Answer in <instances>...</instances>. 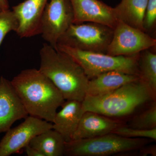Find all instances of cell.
Wrapping results in <instances>:
<instances>
[{"instance_id": "cell-7", "label": "cell", "mask_w": 156, "mask_h": 156, "mask_svg": "<svg viewBox=\"0 0 156 156\" xmlns=\"http://www.w3.org/2000/svg\"><path fill=\"white\" fill-rule=\"evenodd\" d=\"M73 20L70 0H50L42 16L40 34L56 49L58 40L73 23Z\"/></svg>"}, {"instance_id": "cell-3", "label": "cell", "mask_w": 156, "mask_h": 156, "mask_svg": "<svg viewBox=\"0 0 156 156\" xmlns=\"http://www.w3.org/2000/svg\"><path fill=\"white\" fill-rule=\"evenodd\" d=\"M154 99L155 96L139 80L101 96L86 95L82 103L85 112H95L111 118L129 115Z\"/></svg>"}, {"instance_id": "cell-22", "label": "cell", "mask_w": 156, "mask_h": 156, "mask_svg": "<svg viewBox=\"0 0 156 156\" xmlns=\"http://www.w3.org/2000/svg\"><path fill=\"white\" fill-rule=\"evenodd\" d=\"M156 24V0H148L143 21L144 30L150 35Z\"/></svg>"}, {"instance_id": "cell-5", "label": "cell", "mask_w": 156, "mask_h": 156, "mask_svg": "<svg viewBox=\"0 0 156 156\" xmlns=\"http://www.w3.org/2000/svg\"><path fill=\"white\" fill-rule=\"evenodd\" d=\"M147 143L144 138H127L114 134L89 139L72 140L66 142L64 155L107 156L127 152L143 147Z\"/></svg>"}, {"instance_id": "cell-24", "label": "cell", "mask_w": 156, "mask_h": 156, "mask_svg": "<svg viewBox=\"0 0 156 156\" xmlns=\"http://www.w3.org/2000/svg\"><path fill=\"white\" fill-rule=\"evenodd\" d=\"M9 7L10 6L8 0H0V8L2 10H8Z\"/></svg>"}, {"instance_id": "cell-11", "label": "cell", "mask_w": 156, "mask_h": 156, "mask_svg": "<svg viewBox=\"0 0 156 156\" xmlns=\"http://www.w3.org/2000/svg\"><path fill=\"white\" fill-rule=\"evenodd\" d=\"M28 116L11 81L0 77V133L6 132L16 121Z\"/></svg>"}, {"instance_id": "cell-9", "label": "cell", "mask_w": 156, "mask_h": 156, "mask_svg": "<svg viewBox=\"0 0 156 156\" xmlns=\"http://www.w3.org/2000/svg\"><path fill=\"white\" fill-rule=\"evenodd\" d=\"M52 128V123L28 115L19 126L6 131L0 140V156L19 153L34 136Z\"/></svg>"}, {"instance_id": "cell-4", "label": "cell", "mask_w": 156, "mask_h": 156, "mask_svg": "<svg viewBox=\"0 0 156 156\" xmlns=\"http://www.w3.org/2000/svg\"><path fill=\"white\" fill-rule=\"evenodd\" d=\"M56 49L69 55L80 66L89 80L101 74L118 71L139 76L140 53L131 56H114L106 53L83 51L58 44Z\"/></svg>"}, {"instance_id": "cell-16", "label": "cell", "mask_w": 156, "mask_h": 156, "mask_svg": "<svg viewBox=\"0 0 156 156\" xmlns=\"http://www.w3.org/2000/svg\"><path fill=\"white\" fill-rule=\"evenodd\" d=\"M147 2L148 0H121L114 8L117 19L144 31L143 21Z\"/></svg>"}, {"instance_id": "cell-2", "label": "cell", "mask_w": 156, "mask_h": 156, "mask_svg": "<svg viewBox=\"0 0 156 156\" xmlns=\"http://www.w3.org/2000/svg\"><path fill=\"white\" fill-rule=\"evenodd\" d=\"M40 71L61 92L65 100L82 102L89 79L77 62L69 55L44 43L40 51Z\"/></svg>"}, {"instance_id": "cell-6", "label": "cell", "mask_w": 156, "mask_h": 156, "mask_svg": "<svg viewBox=\"0 0 156 156\" xmlns=\"http://www.w3.org/2000/svg\"><path fill=\"white\" fill-rule=\"evenodd\" d=\"M113 33V29L99 23H73L59 39L57 45L83 51L106 53Z\"/></svg>"}, {"instance_id": "cell-15", "label": "cell", "mask_w": 156, "mask_h": 156, "mask_svg": "<svg viewBox=\"0 0 156 156\" xmlns=\"http://www.w3.org/2000/svg\"><path fill=\"white\" fill-rule=\"evenodd\" d=\"M139 80V76L136 75L118 71L107 72L89 80L86 95L101 96L115 91L125 84Z\"/></svg>"}, {"instance_id": "cell-17", "label": "cell", "mask_w": 156, "mask_h": 156, "mask_svg": "<svg viewBox=\"0 0 156 156\" xmlns=\"http://www.w3.org/2000/svg\"><path fill=\"white\" fill-rule=\"evenodd\" d=\"M66 142L61 134L52 128L34 136L29 144L43 156H62Z\"/></svg>"}, {"instance_id": "cell-23", "label": "cell", "mask_w": 156, "mask_h": 156, "mask_svg": "<svg viewBox=\"0 0 156 156\" xmlns=\"http://www.w3.org/2000/svg\"><path fill=\"white\" fill-rule=\"evenodd\" d=\"M23 149L27 156H43L38 151L32 147L29 144L27 145Z\"/></svg>"}, {"instance_id": "cell-13", "label": "cell", "mask_w": 156, "mask_h": 156, "mask_svg": "<svg viewBox=\"0 0 156 156\" xmlns=\"http://www.w3.org/2000/svg\"><path fill=\"white\" fill-rule=\"evenodd\" d=\"M120 123L110 117L91 111L84 113L72 140L89 139L112 133Z\"/></svg>"}, {"instance_id": "cell-1", "label": "cell", "mask_w": 156, "mask_h": 156, "mask_svg": "<svg viewBox=\"0 0 156 156\" xmlns=\"http://www.w3.org/2000/svg\"><path fill=\"white\" fill-rule=\"evenodd\" d=\"M11 83L28 115L53 122L65 100L61 92L40 70L21 71Z\"/></svg>"}, {"instance_id": "cell-21", "label": "cell", "mask_w": 156, "mask_h": 156, "mask_svg": "<svg viewBox=\"0 0 156 156\" xmlns=\"http://www.w3.org/2000/svg\"><path fill=\"white\" fill-rule=\"evenodd\" d=\"M112 133L127 138H144L156 140V128L151 130H141L120 126Z\"/></svg>"}, {"instance_id": "cell-19", "label": "cell", "mask_w": 156, "mask_h": 156, "mask_svg": "<svg viewBox=\"0 0 156 156\" xmlns=\"http://www.w3.org/2000/svg\"><path fill=\"white\" fill-rule=\"evenodd\" d=\"M128 127L141 130L156 128L155 101H154L145 110L133 117L130 120Z\"/></svg>"}, {"instance_id": "cell-18", "label": "cell", "mask_w": 156, "mask_h": 156, "mask_svg": "<svg viewBox=\"0 0 156 156\" xmlns=\"http://www.w3.org/2000/svg\"><path fill=\"white\" fill-rule=\"evenodd\" d=\"M138 69L140 80L147 86L156 97V53L148 49L140 53Z\"/></svg>"}, {"instance_id": "cell-14", "label": "cell", "mask_w": 156, "mask_h": 156, "mask_svg": "<svg viewBox=\"0 0 156 156\" xmlns=\"http://www.w3.org/2000/svg\"><path fill=\"white\" fill-rule=\"evenodd\" d=\"M61 106L52 123L53 129L61 134L66 142H69L72 140L85 112L82 102L77 100L65 101Z\"/></svg>"}, {"instance_id": "cell-25", "label": "cell", "mask_w": 156, "mask_h": 156, "mask_svg": "<svg viewBox=\"0 0 156 156\" xmlns=\"http://www.w3.org/2000/svg\"><path fill=\"white\" fill-rule=\"evenodd\" d=\"M2 9H1V8H0V11H2Z\"/></svg>"}, {"instance_id": "cell-10", "label": "cell", "mask_w": 156, "mask_h": 156, "mask_svg": "<svg viewBox=\"0 0 156 156\" xmlns=\"http://www.w3.org/2000/svg\"><path fill=\"white\" fill-rule=\"evenodd\" d=\"M74 14L73 23L92 22L114 29L118 20L114 8L99 0H70Z\"/></svg>"}, {"instance_id": "cell-8", "label": "cell", "mask_w": 156, "mask_h": 156, "mask_svg": "<svg viewBox=\"0 0 156 156\" xmlns=\"http://www.w3.org/2000/svg\"><path fill=\"white\" fill-rule=\"evenodd\" d=\"M156 40L144 31L119 20L106 54L114 56H131L151 49Z\"/></svg>"}, {"instance_id": "cell-20", "label": "cell", "mask_w": 156, "mask_h": 156, "mask_svg": "<svg viewBox=\"0 0 156 156\" xmlns=\"http://www.w3.org/2000/svg\"><path fill=\"white\" fill-rule=\"evenodd\" d=\"M19 23L15 13L8 9L0 11V48L7 34L11 31L17 32Z\"/></svg>"}, {"instance_id": "cell-12", "label": "cell", "mask_w": 156, "mask_h": 156, "mask_svg": "<svg viewBox=\"0 0 156 156\" xmlns=\"http://www.w3.org/2000/svg\"><path fill=\"white\" fill-rule=\"evenodd\" d=\"M49 0H25L13 7L19 27L16 33L20 38H28L40 34L42 16Z\"/></svg>"}]
</instances>
